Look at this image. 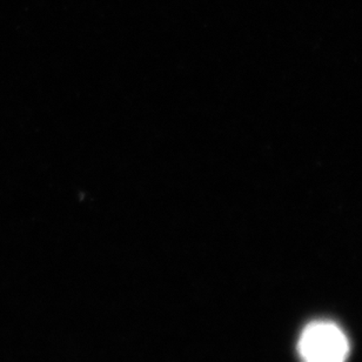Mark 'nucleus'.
<instances>
[{
	"instance_id": "1",
	"label": "nucleus",
	"mask_w": 362,
	"mask_h": 362,
	"mask_svg": "<svg viewBox=\"0 0 362 362\" xmlns=\"http://www.w3.org/2000/svg\"><path fill=\"white\" fill-rule=\"evenodd\" d=\"M298 352L303 362H346L349 338L333 321H312L301 332Z\"/></svg>"
}]
</instances>
